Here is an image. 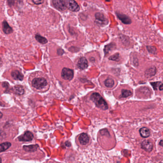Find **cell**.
Listing matches in <instances>:
<instances>
[{"label":"cell","instance_id":"cell-1","mask_svg":"<svg viewBox=\"0 0 163 163\" xmlns=\"http://www.w3.org/2000/svg\"><path fill=\"white\" fill-rule=\"evenodd\" d=\"M73 163H112L101 149L91 146L79 152Z\"/></svg>","mask_w":163,"mask_h":163},{"label":"cell","instance_id":"cell-2","mask_svg":"<svg viewBox=\"0 0 163 163\" xmlns=\"http://www.w3.org/2000/svg\"><path fill=\"white\" fill-rule=\"evenodd\" d=\"M30 81L32 87L37 91L45 90L49 87L48 79L46 77L43 76L42 74L41 75L38 73L34 74V76L31 77Z\"/></svg>","mask_w":163,"mask_h":163},{"label":"cell","instance_id":"cell-3","mask_svg":"<svg viewBox=\"0 0 163 163\" xmlns=\"http://www.w3.org/2000/svg\"><path fill=\"white\" fill-rule=\"evenodd\" d=\"M90 100L95 104L98 108L102 110H106L108 109V105L104 98L98 93H93L90 96Z\"/></svg>","mask_w":163,"mask_h":163},{"label":"cell","instance_id":"cell-4","mask_svg":"<svg viewBox=\"0 0 163 163\" xmlns=\"http://www.w3.org/2000/svg\"><path fill=\"white\" fill-rule=\"evenodd\" d=\"M77 146L82 150L88 148L90 143V137L86 133H82L76 137Z\"/></svg>","mask_w":163,"mask_h":163},{"label":"cell","instance_id":"cell-5","mask_svg":"<svg viewBox=\"0 0 163 163\" xmlns=\"http://www.w3.org/2000/svg\"><path fill=\"white\" fill-rule=\"evenodd\" d=\"M95 23L99 26H105L108 25L109 21L103 13L99 12L95 14Z\"/></svg>","mask_w":163,"mask_h":163},{"label":"cell","instance_id":"cell-6","mask_svg":"<svg viewBox=\"0 0 163 163\" xmlns=\"http://www.w3.org/2000/svg\"><path fill=\"white\" fill-rule=\"evenodd\" d=\"M74 77V72L72 69L68 68H63L61 71V77L64 80H71Z\"/></svg>","mask_w":163,"mask_h":163},{"label":"cell","instance_id":"cell-7","mask_svg":"<svg viewBox=\"0 0 163 163\" xmlns=\"http://www.w3.org/2000/svg\"><path fill=\"white\" fill-rule=\"evenodd\" d=\"M65 2L67 7L72 11L77 12L79 10V6L75 1H65Z\"/></svg>","mask_w":163,"mask_h":163},{"label":"cell","instance_id":"cell-8","mask_svg":"<svg viewBox=\"0 0 163 163\" xmlns=\"http://www.w3.org/2000/svg\"><path fill=\"white\" fill-rule=\"evenodd\" d=\"M53 5L56 9L60 11L66 10L67 7L66 6L65 1L54 0L52 1Z\"/></svg>","mask_w":163,"mask_h":163},{"label":"cell","instance_id":"cell-9","mask_svg":"<svg viewBox=\"0 0 163 163\" xmlns=\"http://www.w3.org/2000/svg\"><path fill=\"white\" fill-rule=\"evenodd\" d=\"M34 138V136L31 132L29 131L25 132L23 134L20 136L18 137L20 141L30 142Z\"/></svg>","mask_w":163,"mask_h":163},{"label":"cell","instance_id":"cell-10","mask_svg":"<svg viewBox=\"0 0 163 163\" xmlns=\"http://www.w3.org/2000/svg\"><path fill=\"white\" fill-rule=\"evenodd\" d=\"M117 16L119 20L122 22V23L125 25H130L132 23V20L131 18L126 15L122 14L119 13H116Z\"/></svg>","mask_w":163,"mask_h":163},{"label":"cell","instance_id":"cell-11","mask_svg":"<svg viewBox=\"0 0 163 163\" xmlns=\"http://www.w3.org/2000/svg\"><path fill=\"white\" fill-rule=\"evenodd\" d=\"M88 66L87 60L84 57H82L79 58L77 62V67L81 70H84L87 69Z\"/></svg>","mask_w":163,"mask_h":163},{"label":"cell","instance_id":"cell-12","mask_svg":"<svg viewBox=\"0 0 163 163\" xmlns=\"http://www.w3.org/2000/svg\"><path fill=\"white\" fill-rule=\"evenodd\" d=\"M141 147L146 151L150 152L153 150V144L149 140H145L142 143Z\"/></svg>","mask_w":163,"mask_h":163},{"label":"cell","instance_id":"cell-13","mask_svg":"<svg viewBox=\"0 0 163 163\" xmlns=\"http://www.w3.org/2000/svg\"><path fill=\"white\" fill-rule=\"evenodd\" d=\"M11 76L12 78L16 80L22 81L23 80V76L19 70H14L11 72Z\"/></svg>","mask_w":163,"mask_h":163},{"label":"cell","instance_id":"cell-14","mask_svg":"<svg viewBox=\"0 0 163 163\" xmlns=\"http://www.w3.org/2000/svg\"><path fill=\"white\" fill-rule=\"evenodd\" d=\"M156 73V69L155 67H152L147 69L145 71V76L147 78H150L154 76Z\"/></svg>","mask_w":163,"mask_h":163},{"label":"cell","instance_id":"cell-15","mask_svg":"<svg viewBox=\"0 0 163 163\" xmlns=\"http://www.w3.org/2000/svg\"><path fill=\"white\" fill-rule=\"evenodd\" d=\"M3 25V30L5 34H10L13 32L12 28L9 25L7 22L6 21H4L2 23Z\"/></svg>","mask_w":163,"mask_h":163},{"label":"cell","instance_id":"cell-16","mask_svg":"<svg viewBox=\"0 0 163 163\" xmlns=\"http://www.w3.org/2000/svg\"><path fill=\"white\" fill-rule=\"evenodd\" d=\"M139 132H140L141 136L144 138L148 137L151 134L150 130L148 128H146V127H143V128H141L139 130Z\"/></svg>","mask_w":163,"mask_h":163},{"label":"cell","instance_id":"cell-17","mask_svg":"<svg viewBox=\"0 0 163 163\" xmlns=\"http://www.w3.org/2000/svg\"><path fill=\"white\" fill-rule=\"evenodd\" d=\"M14 93L18 95H22L25 93V90L23 87L20 85H17L13 88Z\"/></svg>","mask_w":163,"mask_h":163},{"label":"cell","instance_id":"cell-18","mask_svg":"<svg viewBox=\"0 0 163 163\" xmlns=\"http://www.w3.org/2000/svg\"><path fill=\"white\" fill-rule=\"evenodd\" d=\"M104 84L106 87L112 88L114 85V81L112 78H108L104 82Z\"/></svg>","mask_w":163,"mask_h":163},{"label":"cell","instance_id":"cell-19","mask_svg":"<svg viewBox=\"0 0 163 163\" xmlns=\"http://www.w3.org/2000/svg\"><path fill=\"white\" fill-rule=\"evenodd\" d=\"M115 47V44L112 43H111V44H108L107 45H105V47H104V51L105 54H106V55L108 54V53L110 52L111 50L114 49V48Z\"/></svg>","mask_w":163,"mask_h":163},{"label":"cell","instance_id":"cell-20","mask_svg":"<svg viewBox=\"0 0 163 163\" xmlns=\"http://www.w3.org/2000/svg\"><path fill=\"white\" fill-rule=\"evenodd\" d=\"M35 37L37 41L41 44H45L47 43V40L45 37H42L39 35H35Z\"/></svg>","mask_w":163,"mask_h":163},{"label":"cell","instance_id":"cell-21","mask_svg":"<svg viewBox=\"0 0 163 163\" xmlns=\"http://www.w3.org/2000/svg\"><path fill=\"white\" fill-rule=\"evenodd\" d=\"M132 95V92L130 90L125 89H123L122 90V95H121L122 98H127L131 96Z\"/></svg>","mask_w":163,"mask_h":163},{"label":"cell","instance_id":"cell-22","mask_svg":"<svg viewBox=\"0 0 163 163\" xmlns=\"http://www.w3.org/2000/svg\"><path fill=\"white\" fill-rule=\"evenodd\" d=\"M11 146V144L9 142H5L1 144V152L5 151Z\"/></svg>","mask_w":163,"mask_h":163},{"label":"cell","instance_id":"cell-23","mask_svg":"<svg viewBox=\"0 0 163 163\" xmlns=\"http://www.w3.org/2000/svg\"><path fill=\"white\" fill-rule=\"evenodd\" d=\"M109 59L112 61H119L120 60V54L119 53H116L110 57Z\"/></svg>","mask_w":163,"mask_h":163},{"label":"cell","instance_id":"cell-24","mask_svg":"<svg viewBox=\"0 0 163 163\" xmlns=\"http://www.w3.org/2000/svg\"><path fill=\"white\" fill-rule=\"evenodd\" d=\"M147 50L149 52L151 53V54H155L156 53V49L155 47L154 46H149L148 45L146 47Z\"/></svg>","mask_w":163,"mask_h":163},{"label":"cell","instance_id":"cell-25","mask_svg":"<svg viewBox=\"0 0 163 163\" xmlns=\"http://www.w3.org/2000/svg\"><path fill=\"white\" fill-rule=\"evenodd\" d=\"M160 83H161L160 82H151V85L152 86L154 90H156L159 85L160 86Z\"/></svg>","mask_w":163,"mask_h":163},{"label":"cell","instance_id":"cell-26","mask_svg":"<svg viewBox=\"0 0 163 163\" xmlns=\"http://www.w3.org/2000/svg\"><path fill=\"white\" fill-rule=\"evenodd\" d=\"M43 163H63L59 162L55 160H53L52 159H50L48 160H46L45 162H44Z\"/></svg>","mask_w":163,"mask_h":163},{"label":"cell","instance_id":"cell-27","mask_svg":"<svg viewBox=\"0 0 163 163\" xmlns=\"http://www.w3.org/2000/svg\"><path fill=\"white\" fill-rule=\"evenodd\" d=\"M32 2L35 5H40V4L43 3L44 1H41V0H38V1H32Z\"/></svg>","mask_w":163,"mask_h":163},{"label":"cell","instance_id":"cell-28","mask_svg":"<svg viewBox=\"0 0 163 163\" xmlns=\"http://www.w3.org/2000/svg\"><path fill=\"white\" fill-rule=\"evenodd\" d=\"M159 90H163V83L160 85V86L159 87Z\"/></svg>","mask_w":163,"mask_h":163},{"label":"cell","instance_id":"cell-29","mask_svg":"<svg viewBox=\"0 0 163 163\" xmlns=\"http://www.w3.org/2000/svg\"><path fill=\"white\" fill-rule=\"evenodd\" d=\"M159 145L162 146H163V140H161V141L160 142V143H159Z\"/></svg>","mask_w":163,"mask_h":163}]
</instances>
